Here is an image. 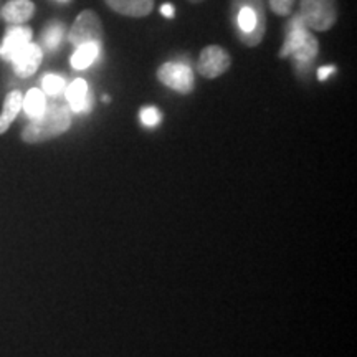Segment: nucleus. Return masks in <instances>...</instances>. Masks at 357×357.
<instances>
[{"mask_svg": "<svg viewBox=\"0 0 357 357\" xmlns=\"http://www.w3.org/2000/svg\"><path fill=\"white\" fill-rule=\"evenodd\" d=\"M42 86H43V91L47 93V95L58 96L65 91L66 84H65V79L61 77H58V75H47V77L43 78Z\"/></svg>", "mask_w": 357, "mask_h": 357, "instance_id": "obj_18", "label": "nucleus"}, {"mask_svg": "<svg viewBox=\"0 0 357 357\" xmlns=\"http://www.w3.org/2000/svg\"><path fill=\"white\" fill-rule=\"evenodd\" d=\"M307 35H310L307 29H289L287 40H284L283 47H281V50H280V58L291 56L293 53L296 52L303 43H305Z\"/></svg>", "mask_w": 357, "mask_h": 357, "instance_id": "obj_16", "label": "nucleus"}, {"mask_svg": "<svg viewBox=\"0 0 357 357\" xmlns=\"http://www.w3.org/2000/svg\"><path fill=\"white\" fill-rule=\"evenodd\" d=\"M35 13V6L30 0H10L2 8V19L7 24L20 25L29 22Z\"/></svg>", "mask_w": 357, "mask_h": 357, "instance_id": "obj_10", "label": "nucleus"}, {"mask_svg": "<svg viewBox=\"0 0 357 357\" xmlns=\"http://www.w3.org/2000/svg\"><path fill=\"white\" fill-rule=\"evenodd\" d=\"M30 40H32V30L26 29V26H12L3 38L2 47H0V56L10 61L22 48L30 43Z\"/></svg>", "mask_w": 357, "mask_h": 357, "instance_id": "obj_8", "label": "nucleus"}, {"mask_svg": "<svg viewBox=\"0 0 357 357\" xmlns=\"http://www.w3.org/2000/svg\"><path fill=\"white\" fill-rule=\"evenodd\" d=\"M42 48H40L37 43L30 42L26 47L22 48L10 61L13 63V70H15V73L19 75L20 78H29L38 70L40 63H42Z\"/></svg>", "mask_w": 357, "mask_h": 357, "instance_id": "obj_7", "label": "nucleus"}, {"mask_svg": "<svg viewBox=\"0 0 357 357\" xmlns=\"http://www.w3.org/2000/svg\"><path fill=\"white\" fill-rule=\"evenodd\" d=\"M158 78L167 88L177 93H190L194 89V73L190 66L182 61H169L158 70Z\"/></svg>", "mask_w": 357, "mask_h": 357, "instance_id": "obj_5", "label": "nucleus"}, {"mask_svg": "<svg viewBox=\"0 0 357 357\" xmlns=\"http://www.w3.org/2000/svg\"><path fill=\"white\" fill-rule=\"evenodd\" d=\"M301 13L306 26L318 32H326L336 24V0H300Z\"/></svg>", "mask_w": 357, "mask_h": 357, "instance_id": "obj_3", "label": "nucleus"}, {"mask_svg": "<svg viewBox=\"0 0 357 357\" xmlns=\"http://www.w3.org/2000/svg\"><path fill=\"white\" fill-rule=\"evenodd\" d=\"M334 71H336L334 66H323V68H319V71H318V78L321 79V82H324V79H328L329 75H333Z\"/></svg>", "mask_w": 357, "mask_h": 357, "instance_id": "obj_21", "label": "nucleus"}, {"mask_svg": "<svg viewBox=\"0 0 357 357\" xmlns=\"http://www.w3.org/2000/svg\"><path fill=\"white\" fill-rule=\"evenodd\" d=\"M141 121L147 128H154L160 123V113L158 108L154 106H147V108H142L141 111Z\"/></svg>", "mask_w": 357, "mask_h": 357, "instance_id": "obj_19", "label": "nucleus"}, {"mask_svg": "<svg viewBox=\"0 0 357 357\" xmlns=\"http://www.w3.org/2000/svg\"><path fill=\"white\" fill-rule=\"evenodd\" d=\"M101 52V45L96 43H86L82 47H77V52L71 56V66L77 70H84L91 66L96 61L98 55Z\"/></svg>", "mask_w": 357, "mask_h": 357, "instance_id": "obj_14", "label": "nucleus"}, {"mask_svg": "<svg viewBox=\"0 0 357 357\" xmlns=\"http://www.w3.org/2000/svg\"><path fill=\"white\" fill-rule=\"evenodd\" d=\"M231 10H234L240 40L248 47L260 43L266 29L265 7L261 0H234Z\"/></svg>", "mask_w": 357, "mask_h": 357, "instance_id": "obj_2", "label": "nucleus"}, {"mask_svg": "<svg viewBox=\"0 0 357 357\" xmlns=\"http://www.w3.org/2000/svg\"><path fill=\"white\" fill-rule=\"evenodd\" d=\"M71 124V113L70 108L63 105H52L47 106L43 114L35 118L26 124L22 131V139L29 144H38L55 139L56 136L63 134Z\"/></svg>", "mask_w": 357, "mask_h": 357, "instance_id": "obj_1", "label": "nucleus"}, {"mask_svg": "<svg viewBox=\"0 0 357 357\" xmlns=\"http://www.w3.org/2000/svg\"><path fill=\"white\" fill-rule=\"evenodd\" d=\"M270 6L276 15H288L294 7V0H270Z\"/></svg>", "mask_w": 357, "mask_h": 357, "instance_id": "obj_20", "label": "nucleus"}, {"mask_svg": "<svg viewBox=\"0 0 357 357\" xmlns=\"http://www.w3.org/2000/svg\"><path fill=\"white\" fill-rule=\"evenodd\" d=\"M61 2H66V0H61Z\"/></svg>", "mask_w": 357, "mask_h": 357, "instance_id": "obj_24", "label": "nucleus"}, {"mask_svg": "<svg viewBox=\"0 0 357 357\" xmlns=\"http://www.w3.org/2000/svg\"><path fill=\"white\" fill-rule=\"evenodd\" d=\"M65 35V26L60 22H52V24L47 25V29L43 30L42 33V42L47 50H56L60 47L61 40H63Z\"/></svg>", "mask_w": 357, "mask_h": 357, "instance_id": "obj_17", "label": "nucleus"}, {"mask_svg": "<svg viewBox=\"0 0 357 357\" xmlns=\"http://www.w3.org/2000/svg\"><path fill=\"white\" fill-rule=\"evenodd\" d=\"M190 2H202V0H190Z\"/></svg>", "mask_w": 357, "mask_h": 357, "instance_id": "obj_23", "label": "nucleus"}, {"mask_svg": "<svg viewBox=\"0 0 357 357\" xmlns=\"http://www.w3.org/2000/svg\"><path fill=\"white\" fill-rule=\"evenodd\" d=\"M66 89V100L70 102V109L73 113H88L91 109V95H89L88 83L78 78Z\"/></svg>", "mask_w": 357, "mask_h": 357, "instance_id": "obj_9", "label": "nucleus"}, {"mask_svg": "<svg viewBox=\"0 0 357 357\" xmlns=\"http://www.w3.org/2000/svg\"><path fill=\"white\" fill-rule=\"evenodd\" d=\"M22 108L25 109V113L29 118H38L40 114H43L45 108H47V100H45V93L42 89H30L26 93V96L22 100Z\"/></svg>", "mask_w": 357, "mask_h": 357, "instance_id": "obj_15", "label": "nucleus"}, {"mask_svg": "<svg viewBox=\"0 0 357 357\" xmlns=\"http://www.w3.org/2000/svg\"><path fill=\"white\" fill-rule=\"evenodd\" d=\"M22 100H24V96L20 91H12L7 95L6 101H3L2 114H0V134H3L10 128L13 119L20 113Z\"/></svg>", "mask_w": 357, "mask_h": 357, "instance_id": "obj_12", "label": "nucleus"}, {"mask_svg": "<svg viewBox=\"0 0 357 357\" xmlns=\"http://www.w3.org/2000/svg\"><path fill=\"white\" fill-rule=\"evenodd\" d=\"M316 55H318V40L310 33L307 35V38L305 40V43H303L291 56L298 70H306L307 66L312 63V60H314Z\"/></svg>", "mask_w": 357, "mask_h": 357, "instance_id": "obj_13", "label": "nucleus"}, {"mask_svg": "<svg viewBox=\"0 0 357 357\" xmlns=\"http://www.w3.org/2000/svg\"><path fill=\"white\" fill-rule=\"evenodd\" d=\"M109 8L126 17H146L151 13L154 0H105Z\"/></svg>", "mask_w": 357, "mask_h": 357, "instance_id": "obj_11", "label": "nucleus"}, {"mask_svg": "<svg viewBox=\"0 0 357 357\" xmlns=\"http://www.w3.org/2000/svg\"><path fill=\"white\" fill-rule=\"evenodd\" d=\"M231 58L222 47L212 45L204 48L199 58V73L205 78H217L230 68Z\"/></svg>", "mask_w": 357, "mask_h": 357, "instance_id": "obj_6", "label": "nucleus"}, {"mask_svg": "<svg viewBox=\"0 0 357 357\" xmlns=\"http://www.w3.org/2000/svg\"><path fill=\"white\" fill-rule=\"evenodd\" d=\"M160 13H162L164 17H167V19H172L174 17V7L171 3H166V6L160 7Z\"/></svg>", "mask_w": 357, "mask_h": 357, "instance_id": "obj_22", "label": "nucleus"}, {"mask_svg": "<svg viewBox=\"0 0 357 357\" xmlns=\"http://www.w3.org/2000/svg\"><path fill=\"white\" fill-rule=\"evenodd\" d=\"M70 43L73 47H82L86 43L101 45L102 26L98 15L93 10H84L79 13L70 30Z\"/></svg>", "mask_w": 357, "mask_h": 357, "instance_id": "obj_4", "label": "nucleus"}]
</instances>
